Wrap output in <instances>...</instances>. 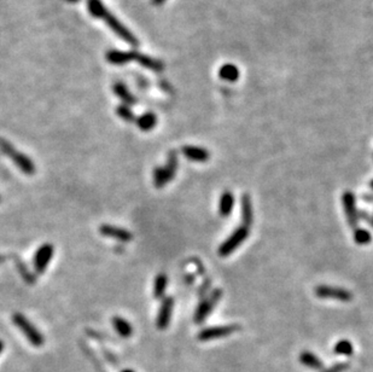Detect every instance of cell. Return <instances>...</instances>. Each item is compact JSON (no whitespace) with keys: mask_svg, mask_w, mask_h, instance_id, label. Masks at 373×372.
<instances>
[{"mask_svg":"<svg viewBox=\"0 0 373 372\" xmlns=\"http://www.w3.org/2000/svg\"><path fill=\"white\" fill-rule=\"evenodd\" d=\"M349 368V364L347 363H339V364H336L334 365V366L328 367L327 370L322 371V372H344L347 371Z\"/></svg>","mask_w":373,"mask_h":372,"instance_id":"4316f807","label":"cell"},{"mask_svg":"<svg viewBox=\"0 0 373 372\" xmlns=\"http://www.w3.org/2000/svg\"><path fill=\"white\" fill-rule=\"evenodd\" d=\"M219 76L221 79L230 81V82H234L239 77V70L233 64H225V66L220 68Z\"/></svg>","mask_w":373,"mask_h":372,"instance_id":"603a6c76","label":"cell"},{"mask_svg":"<svg viewBox=\"0 0 373 372\" xmlns=\"http://www.w3.org/2000/svg\"><path fill=\"white\" fill-rule=\"evenodd\" d=\"M121 372H136V371L130 370V368H126V370H123V371H121Z\"/></svg>","mask_w":373,"mask_h":372,"instance_id":"1f68e13d","label":"cell"},{"mask_svg":"<svg viewBox=\"0 0 373 372\" xmlns=\"http://www.w3.org/2000/svg\"><path fill=\"white\" fill-rule=\"evenodd\" d=\"M136 51H119V50H110L106 53V59L110 64L114 66H123L132 60H136Z\"/></svg>","mask_w":373,"mask_h":372,"instance_id":"4fadbf2b","label":"cell"},{"mask_svg":"<svg viewBox=\"0 0 373 372\" xmlns=\"http://www.w3.org/2000/svg\"><path fill=\"white\" fill-rule=\"evenodd\" d=\"M5 256L4 255H2V254H0V262H3V261H5Z\"/></svg>","mask_w":373,"mask_h":372,"instance_id":"4dcf8cb0","label":"cell"},{"mask_svg":"<svg viewBox=\"0 0 373 372\" xmlns=\"http://www.w3.org/2000/svg\"><path fill=\"white\" fill-rule=\"evenodd\" d=\"M3 349H4V342H3V341L0 340V354H2Z\"/></svg>","mask_w":373,"mask_h":372,"instance_id":"f546056e","label":"cell"},{"mask_svg":"<svg viewBox=\"0 0 373 372\" xmlns=\"http://www.w3.org/2000/svg\"><path fill=\"white\" fill-rule=\"evenodd\" d=\"M0 201H2V197H0Z\"/></svg>","mask_w":373,"mask_h":372,"instance_id":"d590c367","label":"cell"},{"mask_svg":"<svg viewBox=\"0 0 373 372\" xmlns=\"http://www.w3.org/2000/svg\"><path fill=\"white\" fill-rule=\"evenodd\" d=\"M168 286V277L166 273H159L156 278H155L153 283V297L157 300L164 299V294H166Z\"/></svg>","mask_w":373,"mask_h":372,"instance_id":"ac0fdd59","label":"cell"},{"mask_svg":"<svg viewBox=\"0 0 373 372\" xmlns=\"http://www.w3.org/2000/svg\"><path fill=\"white\" fill-rule=\"evenodd\" d=\"M249 232H250V229L245 228V226H239L234 230L233 232L231 233V236H228L226 239L223 242V244L219 246V253L220 256L223 258H226V256H230L232 253L234 252L237 248H239L245 239L248 238Z\"/></svg>","mask_w":373,"mask_h":372,"instance_id":"5b68a950","label":"cell"},{"mask_svg":"<svg viewBox=\"0 0 373 372\" xmlns=\"http://www.w3.org/2000/svg\"><path fill=\"white\" fill-rule=\"evenodd\" d=\"M342 203H343V208L345 212V216H347V221L352 229H356L359 222V213L356 209V198L355 195L352 191H345L342 195Z\"/></svg>","mask_w":373,"mask_h":372,"instance_id":"30bf717a","label":"cell"},{"mask_svg":"<svg viewBox=\"0 0 373 372\" xmlns=\"http://www.w3.org/2000/svg\"><path fill=\"white\" fill-rule=\"evenodd\" d=\"M300 361L302 365H304V366L309 368H314V370H320V368H322V361L319 359L317 355L308 350H303L300 354Z\"/></svg>","mask_w":373,"mask_h":372,"instance_id":"44dd1931","label":"cell"},{"mask_svg":"<svg viewBox=\"0 0 373 372\" xmlns=\"http://www.w3.org/2000/svg\"><path fill=\"white\" fill-rule=\"evenodd\" d=\"M53 254H55V246L51 243H45L36 250L34 258H33V266L38 275H42L45 272L49 263L51 262Z\"/></svg>","mask_w":373,"mask_h":372,"instance_id":"52a82bcc","label":"cell"},{"mask_svg":"<svg viewBox=\"0 0 373 372\" xmlns=\"http://www.w3.org/2000/svg\"><path fill=\"white\" fill-rule=\"evenodd\" d=\"M136 60L140 66L147 68V69L153 70V72H161L163 70V63L160 62V60L151 58V57L146 56V55H140V53L137 52L136 55Z\"/></svg>","mask_w":373,"mask_h":372,"instance_id":"d6986e66","label":"cell"},{"mask_svg":"<svg viewBox=\"0 0 373 372\" xmlns=\"http://www.w3.org/2000/svg\"><path fill=\"white\" fill-rule=\"evenodd\" d=\"M223 297V290L221 289H214L213 292L209 293L208 297H206L202 302L198 304L196 308V312H194L193 316V321L196 324H202L206 318L209 316V314L213 312V309L216 306V303L219 302Z\"/></svg>","mask_w":373,"mask_h":372,"instance_id":"8992f818","label":"cell"},{"mask_svg":"<svg viewBox=\"0 0 373 372\" xmlns=\"http://www.w3.org/2000/svg\"><path fill=\"white\" fill-rule=\"evenodd\" d=\"M234 196L231 191H225L219 201V213L223 218H227L233 211Z\"/></svg>","mask_w":373,"mask_h":372,"instance_id":"e0dca14e","label":"cell"},{"mask_svg":"<svg viewBox=\"0 0 373 372\" xmlns=\"http://www.w3.org/2000/svg\"><path fill=\"white\" fill-rule=\"evenodd\" d=\"M254 213H253V204H251V198L248 194H244L242 197V222L245 228L250 229L253 224Z\"/></svg>","mask_w":373,"mask_h":372,"instance_id":"9a60e30c","label":"cell"},{"mask_svg":"<svg viewBox=\"0 0 373 372\" xmlns=\"http://www.w3.org/2000/svg\"><path fill=\"white\" fill-rule=\"evenodd\" d=\"M137 126L139 127V130L143 132H149L152 130V128L156 126L157 123V117L153 113H145L143 114L142 116H139L136 120Z\"/></svg>","mask_w":373,"mask_h":372,"instance_id":"ffe728a7","label":"cell"},{"mask_svg":"<svg viewBox=\"0 0 373 372\" xmlns=\"http://www.w3.org/2000/svg\"><path fill=\"white\" fill-rule=\"evenodd\" d=\"M334 352L338 355H345V357H350L354 352V347L348 340H339L337 343L335 344Z\"/></svg>","mask_w":373,"mask_h":372,"instance_id":"cb8c5ba5","label":"cell"},{"mask_svg":"<svg viewBox=\"0 0 373 372\" xmlns=\"http://www.w3.org/2000/svg\"><path fill=\"white\" fill-rule=\"evenodd\" d=\"M116 114L122 118V120L126 121V122H134L136 121V116H134L133 111L129 109L128 106L126 104H121L116 108Z\"/></svg>","mask_w":373,"mask_h":372,"instance_id":"484cf974","label":"cell"},{"mask_svg":"<svg viewBox=\"0 0 373 372\" xmlns=\"http://www.w3.org/2000/svg\"><path fill=\"white\" fill-rule=\"evenodd\" d=\"M67 2H68V3H77L79 0H67Z\"/></svg>","mask_w":373,"mask_h":372,"instance_id":"d6a6232c","label":"cell"},{"mask_svg":"<svg viewBox=\"0 0 373 372\" xmlns=\"http://www.w3.org/2000/svg\"><path fill=\"white\" fill-rule=\"evenodd\" d=\"M314 293L319 299H332L342 301V302H349L353 300V294L343 287L319 285L314 289Z\"/></svg>","mask_w":373,"mask_h":372,"instance_id":"ba28073f","label":"cell"},{"mask_svg":"<svg viewBox=\"0 0 373 372\" xmlns=\"http://www.w3.org/2000/svg\"><path fill=\"white\" fill-rule=\"evenodd\" d=\"M114 329L116 330V333L120 335L121 337L128 338L132 336L133 334V326L130 325L129 321L124 319L122 317H114L112 319Z\"/></svg>","mask_w":373,"mask_h":372,"instance_id":"2e32d148","label":"cell"},{"mask_svg":"<svg viewBox=\"0 0 373 372\" xmlns=\"http://www.w3.org/2000/svg\"><path fill=\"white\" fill-rule=\"evenodd\" d=\"M210 285H211V279H206L203 282V284H202L201 287H200V296H204L206 294L209 292L210 290Z\"/></svg>","mask_w":373,"mask_h":372,"instance_id":"83f0119b","label":"cell"},{"mask_svg":"<svg viewBox=\"0 0 373 372\" xmlns=\"http://www.w3.org/2000/svg\"><path fill=\"white\" fill-rule=\"evenodd\" d=\"M89 10L91 15L93 17L104 19L106 25L109 26L110 28L114 30V33H115L116 35H119L121 39H123L124 42L128 43L129 45L138 46V40L136 36L133 35V33H130L129 30L113 15V13L107 11L106 8L103 5V3L100 2V0H89Z\"/></svg>","mask_w":373,"mask_h":372,"instance_id":"6da1fadb","label":"cell"},{"mask_svg":"<svg viewBox=\"0 0 373 372\" xmlns=\"http://www.w3.org/2000/svg\"><path fill=\"white\" fill-rule=\"evenodd\" d=\"M113 90H114V93H115L116 96L119 97L124 104H130V106H132V104L137 103L136 98H134L132 94H130V92L128 91V89H127L126 85H124V84L116 82L115 85H114Z\"/></svg>","mask_w":373,"mask_h":372,"instance_id":"7402d4cb","label":"cell"},{"mask_svg":"<svg viewBox=\"0 0 373 372\" xmlns=\"http://www.w3.org/2000/svg\"><path fill=\"white\" fill-rule=\"evenodd\" d=\"M184 156L187 158L189 161L193 162H207L209 160L210 154L207 149L200 148V147H193V145H186L181 149Z\"/></svg>","mask_w":373,"mask_h":372,"instance_id":"5bb4252c","label":"cell"},{"mask_svg":"<svg viewBox=\"0 0 373 372\" xmlns=\"http://www.w3.org/2000/svg\"><path fill=\"white\" fill-rule=\"evenodd\" d=\"M0 151L11 158V161L17 166V168L22 173L27 175H32L35 173L36 168L34 162L30 160L29 156L23 154V152L16 150L15 147L11 143H9L8 140L4 139V138H0Z\"/></svg>","mask_w":373,"mask_h":372,"instance_id":"7a4b0ae2","label":"cell"},{"mask_svg":"<svg viewBox=\"0 0 373 372\" xmlns=\"http://www.w3.org/2000/svg\"><path fill=\"white\" fill-rule=\"evenodd\" d=\"M238 330H240V326L238 324L207 327V329H203L198 334V340L202 341V342H207V341L210 340H216V338L230 336V335L237 333Z\"/></svg>","mask_w":373,"mask_h":372,"instance_id":"9c48e42d","label":"cell"},{"mask_svg":"<svg viewBox=\"0 0 373 372\" xmlns=\"http://www.w3.org/2000/svg\"><path fill=\"white\" fill-rule=\"evenodd\" d=\"M178 171V154L170 151L168 155L167 163L163 167H156L153 171V184L157 189H162L170 180H173Z\"/></svg>","mask_w":373,"mask_h":372,"instance_id":"3957f363","label":"cell"},{"mask_svg":"<svg viewBox=\"0 0 373 372\" xmlns=\"http://www.w3.org/2000/svg\"><path fill=\"white\" fill-rule=\"evenodd\" d=\"M12 321L13 324L22 331V334L28 338V341L33 344V346L35 347L42 346L43 342H45V338H43L42 334L40 333L32 323H30L28 318L23 316L22 313H13Z\"/></svg>","mask_w":373,"mask_h":372,"instance_id":"277c9868","label":"cell"},{"mask_svg":"<svg viewBox=\"0 0 373 372\" xmlns=\"http://www.w3.org/2000/svg\"><path fill=\"white\" fill-rule=\"evenodd\" d=\"M99 232H100V235L104 237L116 239V241L122 242V243H128L133 239V235L128 231V230L122 229V228H117V226H113L109 224L100 225Z\"/></svg>","mask_w":373,"mask_h":372,"instance_id":"7c38bea8","label":"cell"},{"mask_svg":"<svg viewBox=\"0 0 373 372\" xmlns=\"http://www.w3.org/2000/svg\"><path fill=\"white\" fill-rule=\"evenodd\" d=\"M354 241L359 245H367L372 242V235L366 229H356L354 231Z\"/></svg>","mask_w":373,"mask_h":372,"instance_id":"d4e9b609","label":"cell"},{"mask_svg":"<svg viewBox=\"0 0 373 372\" xmlns=\"http://www.w3.org/2000/svg\"><path fill=\"white\" fill-rule=\"evenodd\" d=\"M371 189H372V190H373V180L371 181Z\"/></svg>","mask_w":373,"mask_h":372,"instance_id":"e575fe53","label":"cell"},{"mask_svg":"<svg viewBox=\"0 0 373 372\" xmlns=\"http://www.w3.org/2000/svg\"><path fill=\"white\" fill-rule=\"evenodd\" d=\"M173 308H174L173 297L167 296L162 299V302H161L159 314H157V319H156V325L160 330L167 329L168 325H169L170 319H172Z\"/></svg>","mask_w":373,"mask_h":372,"instance_id":"8fae6325","label":"cell"},{"mask_svg":"<svg viewBox=\"0 0 373 372\" xmlns=\"http://www.w3.org/2000/svg\"><path fill=\"white\" fill-rule=\"evenodd\" d=\"M369 222H371V225L373 226V216H372V220H369Z\"/></svg>","mask_w":373,"mask_h":372,"instance_id":"836d02e7","label":"cell"},{"mask_svg":"<svg viewBox=\"0 0 373 372\" xmlns=\"http://www.w3.org/2000/svg\"><path fill=\"white\" fill-rule=\"evenodd\" d=\"M152 2H153L155 5H161V4H163L166 0H152Z\"/></svg>","mask_w":373,"mask_h":372,"instance_id":"f1b7e54d","label":"cell"}]
</instances>
